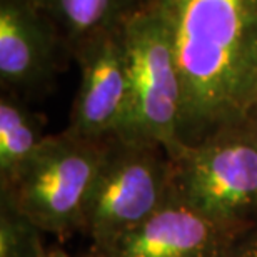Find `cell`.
Here are the masks:
<instances>
[{"mask_svg": "<svg viewBox=\"0 0 257 257\" xmlns=\"http://www.w3.org/2000/svg\"><path fill=\"white\" fill-rule=\"evenodd\" d=\"M149 2L181 79V149L247 120L257 105V0Z\"/></svg>", "mask_w": 257, "mask_h": 257, "instance_id": "obj_1", "label": "cell"}, {"mask_svg": "<svg viewBox=\"0 0 257 257\" xmlns=\"http://www.w3.org/2000/svg\"><path fill=\"white\" fill-rule=\"evenodd\" d=\"M172 161L174 195L232 234L257 225V136L249 120L227 127Z\"/></svg>", "mask_w": 257, "mask_h": 257, "instance_id": "obj_2", "label": "cell"}, {"mask_svg": "<svg viewBox=\"0 0 257 257\" xmlns=\"http://www.w3.org/2000/svg\"><path fill=\"white\" fill-rule=\"evenodd\" d=\"M172 161L161 144L114 134L104 139L84 227L102 250L171 197Z\"/></svg>", "mask_w": 257, "mask_h": 257, "instance_id": "obj_3", "label": "cell"}, {"mask_svg": "<svg viewBox=\"0 0 257 257\" xmlns=\"http://www.w3.org/2000/svg\"><path fill=\"white\" fill-rule=\"evenodd\" d=\"M102 144L104 139H87L70 131L47 136L22 171L2 186L15 214L47 232L82 227Z\"/></svg>", "mask_w": 257, "mask_h": 257, "instance_id": "obj_4", "label": "cell"}, {"mask_svg": "<svg viewBox=\"0 0 257 257\" xmlns=\"http://www.w3.org/2000/svg\"><path fill=\"white\" fill-rule=\"evenodd\" d=\"M128 105L120 136L156 142L174 157L181 151L182 89L172 47L157 10L139 0L122 22Z\"/></svg>", "mask_w": 257, "mask_h": 257, "instance_id": "obj_5", "label": "cell"}, {"mask_svg": "<svg viewBox=\"0 0 257 257\" xmlns=\"http://www.w3.org/2000/svg\"><path fill=\"white\" fill-rule=\"evenodd\" d=\"M67 57L69 45L37 0H0L2 92L22 100L44 94Z\"/></svg>", "mask_w": 257, "mask_h": 257, "instance_id": "obj_6", "label": "cell"}, {"mask_svg": "<svg viewBox=\"0 0 257 257\" xmlns=\"http://www.w3.org/2000/svg\"><path fill=\"white\" fill-rule=\"evenodd\" d=\"M80 85L67 131L87 139L120 134L128 105V72L122 24L85 40L72 54Z\"/></svg>", "mask_w": 257, "mask_h": 257, "instance_id": "obj_7", "label": "cell"}, {"mask_svg": "<svg viewBox=\"0 0 257 257\" xmlns=\"http://www.w3.org/2000/svg\"><path fill=\"white\" fill-rule=\"evenodd\" d=\"M237 237L171 191L156 212L99 252L100 257H229Z\"/></svg>", "mask_w": 257, "mask_h": 257, "instance_id": "obj_8", "label": "cell"}, {"mask_svg": "<svg viewBox=\"0 0 257 257\" xmlns=\"http://www.w3.org/2000/svg\"><path fill=\"white\" fill-rule=\"evenodd\" d=\"M69 45L70 54L95 35L124 22L139 0H37Z\"/></svg>", "mask_w": 257, "mask_h": 257, "instance_id": "obj_9", "label": "cell"}, {"mask_svg": "<svg viewBox=\"0 0 257 257\" xmlns=\"http://www.w3.org/2000/svg\"><path fill=\"white\" fill-rule=\"evenodd\" d=\"M47 136L42 117L27 109L22 99L2 92L0 99V176L2 186L17 176Z\"/></svg>", "mask_w": 257, "mask_h": 257, "instance_id": "obj_10", "label": "cell"}, {"mask_svg": "<svg viewBox=\"0 0 257 257\" xmlns=\"http://www.w3.org/2000/svg\"><path fill=\"white\" fill-rule=\"evenodd\" d=\"M229 257H257V225L235 239Z\"/></svg>", "mask_w": 257, "mask_h": 257, "instance_id": "obj_11", "label": "cell"}, {"mask_svg": "<svg viewBox=\"0 0 257 257\" xmlns=\"http://www.w3.org/2000/svg\"><path fill=\"white\" fill-rule=\"evenodd\" d=\"M249 124L252 125V128H254V132H255V136H257V105L254 107V110L250 112V115H249Z\"/></svg>", "mask_w": 257, "mask_h": 257, "instance_id": "obj_12", "label": "cell"}, {"mask_svg": "<svg viewBox=\"0 0 257 257\" xmlns=\"http://www.w3.org/2000/svg\"><path fill=\"white\" fill-rule=\"evenodd\" d=\"M50 257H67V254H64L62 250H55V252L50 254Z\"/></svg>", "mask_w": 257, "mask_h": 257, "instance_id": "obj_13", "label": "cell"}]
</instances>
